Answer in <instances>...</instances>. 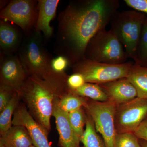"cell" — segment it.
<instances>
[{
  "mask_svg": "<svg viewBox=\"0 0 147 147\" xmlns=\"http://www.w3.org/2000/svg\"><path fill=\"white\" fill-rule=\"evenodd\" d=\"M119 6L117 0H86L71 3L60 13L58 45L69 63L84 59L88 43L111 21Z\"/></svg>",
  "mask_w": 147,
  "mask_h": 147,
  "instance_id": "cell-1",
  "label": "cell"
},
{
  "mask_svg": "<svg viewBox=\"0 0 147 147\" xmlns=\"http://www.w3.org/2000/svg\"><path fill=\"white\" fill-rule=\"evenodd\" d=\"M68 77L65 72L47 79L29 76L18 92L30 115L48 131L51 129L54 101L69 92Z\"/></svg>",
  "mask_w": 147,
  "mask_h": 147,
  "instance_id": "cell-2",
  "label": "cell"
},
{
  "mask_svg": "<svg viewBox=\"0 0 147 147\" xmlns=\"http://www.w3.org/2000/svg\"><path fill=\"white\" fill-rule=\"evenodd\" d=\"M42 36L35 30L24 40L19 51V59L29 76L43 79L57 76L63 73L53 70L52 59L42 44ZM64 73V72H63Z\"/></svg>",
  "mask_w": 147,
  "mask_h": 147,
  "instance_id": "cell-3",
  "label": "cell"
},
{
  "mask_svg": "<svg viewBox=\"0 0 147 147\" xmlns=\"http://www.w3.org/2000/svg\"><path fill=\"white\" fill-rule=\"evenodd\" d=\"M146 17L137 11H125L116 12L110 21V30L123 46L128 58L134 61Z\"/></svg>",
  "mask_w": 147,
  "mask_h": 147,
  "instance_id": "cell-4",
  "label": "cell"
},
{
  "mask_svg": "<svg viewBox=\"0 0 147 147\" xmlns=\"http://www.w3.org/2000/svg\"><path fill=\"white\" fill-rule=\"evenodd\" d=\"M128 56L123 46L111 30L97 33L88 43L84 59L110 64L126 63Z\"/></svg>",
  "mask_w": 147,
  "mask_h": 147,
  "instance_id": "cell-5",
  "label": "cell"
},
{
  "mask_svg": "<svg viewBox=\"0 0 147 147\" xmlns=\"http://www.w3.org/2000/svg\"><path fill=\"white\" fill-rule=\"evenodd\" d=\"M132 63L110 64L96 62L84 59L73 65L74 73L82 74L86 83L100 84L127 77Z\"/></svg>",
  "mask_w": 147,
  "mask_h": 147,
  "instance_id": "cell-6",
  "label": "cell"
},
{
  "mask_svg": "<svg viewBox=\"0 0 147 147\" xmlns=\"http://www.w3.org/2000/svg\"><path fill=\"white\" fill-rule=\"evenodd\" d=\"M84 107L92 120L96 131L102 136L105 146L115 147L117 105L110 100L104 102L87 100Z\"/></svg>",
  "mask_w": 147,
  "mask_h": 147,
  "instance_id": "cell-7",
  "label": "cell"
},
{
  "mask_svg": "<svg viewBox=\"0 0 147 147\" xmlns=\"http://www.w3.org/2000/svg\"><path fill=\"white\" fill-rule=\"evenodd\" d=\"M147 115V99L137 97L121 104L116 113L115 125L119 133L134 132Z\"/></svg>",
  "mask_w": 147,
  "mask_h": 147,
  "instance_id": "cell-8",
  "label": "cell"
},
{
  "mask_svg": "<svg viewBox=\"0 0 147 147\" xmlns=\"http://www.w3.org/2000/svg\"><path fill=\"white\" fill-rule=\"evenodd\" d=\"M32 0H13L1 11V18L11 21L24 32L35 26L37 20L38 5Z\"/></svg>",
  "mask_w": 147,
  "mask_h": 147,
  "instance_id": "cell-9",
  "label": "cell"
},
{
  "mask_svg": "<svg viewBox=\"0 0 147 147\" xmlns=\"http://www.w3.org/2000/svg\"><path fill=\"white\" fill-rule=\"evenodd\" d=\"M12 123V125H21L26 129L36 147H52L47 138L48 131L34 119L23 102H20L16 108Z\"/></svg>",
  "mask_w": 147,
  "mask_h": 147,
  "instance_id": "cell-10",
  "label": "cell"
},
{
  "mask_svg": "<svg viewBox=\"0 0 147 147\" xmlns=\"http://www.w3.org/2000/svg\"><path fill=\"white\" fill-rule=\"evenodd\" d=\"M28 76L18 58L9 57L2 62L0 85L9 87L18 92Z\"/></svg>",
  "mask_w": 147,
  "mask_h": 147,
  "instance_id": "cell-11",
  "label": "cell"
},
{
  "mask_svg": "<svg viewBox=\"0 0 147 147\" xmlns=\"http://www.w3.org/2000/svg\"><path fill=\"white\" fill-rule=\"evenodd\" d=\"M57 99L53 103L52 116L55 117L59 134L58 146L60 147H80V137L71 126L69 113L64 111L58 104Z\"/></svg>",
  "mask_w": 147,
  "mask_h": 147,
  "instance_id": "cell-12",
  "label": "cell"
},
{
  "mask_svg": "<svg viewBox=\"0 0 147 147\" xmlns=\"http://www.w3.org/2000/svg\"><path fill=\"white\" fill-rule=\"evenodd\" d=\"M109 100L117 104H123L137 97V90L126 78L100 84Z\"/></svg>",
  "mask_w": 147,
  "mask_h": 147,
  "instance_id": "cell-13",
  "label": "cell"
},
{
  "mask_svg": "<svg viewBox=\"0 0 147 147\" xmlns=\"http://www.w3.org/2000/svg\"><path fill=\"white\" fill-rule=\"evenodd\" d=\"M59 1L40 0L38 1V14L35 25V30L42 32L45 37H50L53 29L50 23L56 14Z\"/></svg>",
  "mask_w": 147,
  "mask_h": 147,
  "instance_id": "cell-14",
  "label": "cell"
},
{
  "mask_svg": "<svg viewBox=\"0 0 147 147\" xmlns=\"http://www.w3.org/2000/svg\"><path fill=\"white\" fill-rule=\"evenodd\" d=\"M33 145L26 129L21 125H12L0 137V147H29Z\"/></svg>",
  "mask_w": 147,
  "mask_h": 147,
  "instance_id": "cell-15",
  "label": "cell"
},
{
  "mask_svg": "<svg viewBox=\"0 0 147 147\" xmlns=\"http://www.w3.org/2000/svg\"><path fill=\"white\" fill-rule=\"evenodd\" d=\"M135 88L137 97L147 99V67L133 65L127 77Z\"/></svg>",
  "mask_w": 147,
  "mask_h": 147,
  "instance_id": "cell-16",
  "label": "cell"
},
{
  "mask_svg": "<svg viewBox=\"0 0 147 147\" xmlns=\"http://www.w3.org/2000/svg\"><path fill=\"white\" fill-rule=\"evenodd\" d=\"M18 32L12 26L1 21L0 24V45L5 53L15 50L19 42Z\"/></svg>",
  "mask_w": 147,
  "mask_h": 147,
  "instance_id": "cell-17",
  "label": "cell"
},
{
  "mask_svg": "<svg viewBox=\"0 0 147 147\" xmlns=\"http://www.w3.org/2000/svg\"><path fill=\"white\" fill-rule=\"evenodd\" d=\"M69 90L71 92L79 96L88 98L98 102H107L109 98L102 88L98 84L86 83L79 88Z\"/></svg>",
  "mask_w": 147,
  "mask_h": 147,
  "instance_id": "cell-18",
  "label": "cell"
},
{
  "mask_svg": "<svg viewBox=\"0 0 147 147\" xmlns=\"http://www.w3.org/2000/svg\"><path fill=\"white\" fill-rule=\"evenodd\" d=\"M20 96L16 92L10 102L0 114V134H4L12 126V117L16 108L19 105Z\"/></svg>",
  "mask_w": 147,
  "mask_h": 147,
  "instance_id": "cell-19",
  "label": "cell"
},
{
  "mask_svg": "<svg viewBox=\"0 0 147 147\" xmlns=\"http://www.w3.org/2000/svg\"><path fill=\"white\" fill-rule=\"evenodd\" d=\"M80 140L84 147H106L104 141L97 134L91 117L86 119V128Z\"/></svg>",
  "mask_w": 147,
  "mask_h": 147,
  "instance_id": "cell-20",
  "label": "cell"
},
{
  "mask_svg": "<svg viewBox=\"0 0 147 147\" xmlns=\"http://www.w3.org/2000/svg\"><path fill=\"white\" fill-rule=\"evenodd\" d=\"M87 101V98L74 94L69 90L58 100V104L63 110L69 113L84 107Z\"/></svg>",
  "mask_w": 147,
  "mask_h": 147,
  "instance_id": "cell-21",
  "label": "cell"
},
{
  "mask_svg": "<svg viewBox=\"0 0 147 147\" xmlns=\"http://www.w3.org/2000/svg\"><path fill=\"white\" fill-rule=\"evenodd\" d=\"M134 61L135 64L142 66L147 64V17L142 28Z\"/></svg>",
  "mask_w": 147,
  "mask_h": 147,
  "instance_id": "cell-22",
  "label": "cell"
},
{
  "mask_svg": "<svg viewBox=\"0 0 147 147\" xmlns=\"http://www.w3.org/2000/svg\"><path fill=\"white\" fill-rule=\"evenodd\" d=\"M69 118L74 131L81 138L85 130L87 119L82 108L69 113Z\"/></svg>",
  "mask_w": 147,
  "mask_h": 147,
  "instance_id": "cell-23",
  "label": "cell"
},
{
  "mask_svg": "<svg viewBox=\"0 0 147 147\" xmlns=\"http://www.w3.org/2000/svg\"><path fill=\"white\" fill-rule=\"evenodd\" d=\"M115 147H142L134 132L117 133L115 139Z\"/></svg>",
  "mask_w": 147,
  "mask_h": 147,
  "instance_id": "cell-24",
  "label": "cell"
},
{
  "mask_svg": "<svg viewBox=\"0 0 147 147\" xmlns=\"http://www.w3.org/2000/svg\"><path fill=\"white\" fill-rule=\"evenodd\" d=\"M16 92L9 87L0 85V112L7 106Z\"/></svg>",
  "mask_w": 147,
  "mask_h": 147,
  "instance_id": "cell-25",
  "label": "cell"
},
{
  "mask_svg": "<svg viewBox=\"0 0 147 147\" xmlns=\"http://www.w3.org/2000/svg\"><path fill=\"white\" fill-rule=\"evenodd\" d=\"M69 64V63L67 58L60 55L53 59L52 61V68L57 73H63Z\"/></svg>",
  "mask_w": 147,
  "mask_h": 147,
  "instance_id": "cell-26",
  "label": "cell"
},
{
  "mask_svg": "<svg viewBox=\"0 0 147 147\" xmlns=\"http://www.w3.org/2000/svg\"><path fill=\"white\" fill-rule=\"evenodd\" d=\"M86 83L85 79L82 74L74 73L69 76L67 80V86L71 90H75L82 86Z\"/></svg>",
  "mask_w": 147,
  "mask_h": 147,
  "instance_id": "cell-27",
  "label": "cell"
},
{
  "mask_svg": "<svg viewBox=\"0 0 147 147\" xmlns=\"http://www.w3.org/2000/svg\"><path fill=\"white\" fill-rule=\"evenodd\" d=\"M124 1L127 5L136 11L147 13V0H125Z\"/></svg>",
  "mask_w": 147,
  "mask_h": 147,
  "instance_id": "cell-28",
  "label": "cell"
},
{
  "mask_svg": "<svg viewBox=\"0 0 147 147\" xmlns=\"http://www.w3.org/2000/svg\"><path fill=\"white\" fill-rule=\"evenodd\" d=\"M134 133L138 138L144 139L147 142V120L142 122Z\"/></svg>",
  "mask_w": 147,
  "mask_h": 147,
  "instance_id": "cell-29",
  "label": "cell"
},
{
  "mask_svg": "<svg viewBox=\"0 0 147 147\" xmlns=\"http://www.w3.org/2000/svg\"><path fill=\"white\" fill-rule=\"evenodd\" d=\"M142 147H147V144H145Z\"/></svg>",
  "mask_w": 147,
  "mask_h": 147,
  "instance_id": "cell-30",
  "label": "cell"
},
{
  "mask_svg": "<svg viewBox=\"0 0 147 147\" xmlns=\"http://www.w3.org/2000/svg\"><path fill=\"white\" fill-rule=\"evenodd\" d=\"M29 147H35V146H34V145H32V146H30Z\"/></svg>",
  "mask_w": 147,
  "mask_h": 147,
  "instance_id": "cell-31",
  "label": "cell"
},
{
  "mask_svg": "<svg viewBox=\"0 0 147 147\" xmlns=\"http://www.w3.org/2000/svg\"><path fill=\"white\" fill-rule=\"evenodd\" d=\"M145 67H147V64L145 66Z\"/></svg>",
  "mask_w": 147,
  "mask_h": 147,
  "instance_id": "cell-32",
  "label": "cell"
}]
</instances>
